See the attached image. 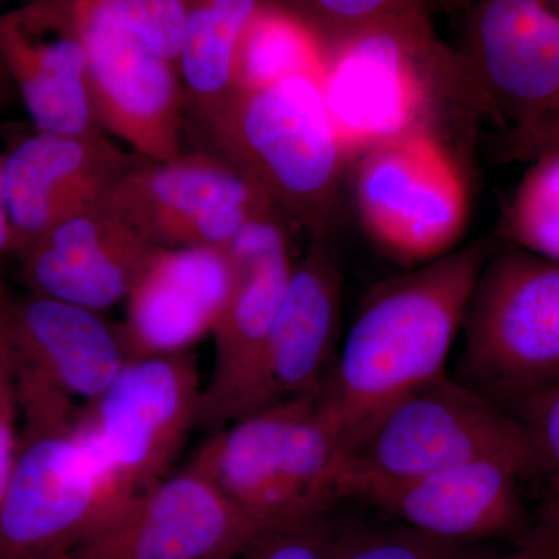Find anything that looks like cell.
<instances>
[{
  "label": "cell",
  "instance_id": "1",
  "mask_svg": "<svg viewBox=\"0 0 559 559\" xmlns=\"http://www.w3.org/2000/svg\"><path fill=\"white\" fill-rule=\"evenodd\" d=\"M499 231L378 283L360 301L318 407L345 454L401 401L448 377L447 364Z\"/></svg>",
  "mask_w": 559,
  "mask_h": 559
},
{
  "label": "cell",
  "instance_id": "2",
  "mask_svg": "<svg viewBox=\"0 0 559 559\" xmlns=\"http://www.w3.org/2000/svg\"><path fill=\"white\" fill-rule=\"evenodd\" d=\"M320 86L348 162L418 138L439 143L465 170L489 119L462 55L437 38L419 2L331 50Z\"/></svg>",
  "mask_w": 559,
  "mask_h": 559
},
{
  "label": "cell",
  "instance_id": "3",
  "mask_svg": "<svg viewBox=\"0 0 559 559\" xmlns=\"http://www.w3.org/2000/svg\"><path fill=\"white\" fill-rule=\"evenodd\" d=\"M197 117L213 154L237 168L280 213L312 241L336 240L349 162L319 79L290 76L237 90Z\"/></svg>",
  "mask_w": 559,
  "mask_h": 559
},
{
  "label": "cell",
  "instance_id": "4",
  "mask_svg": "<svg viewBox=\"0 0 559 559\" xmlns=\"http://www.w3.org/2000/svg\"><path fill=\"white\" fill-rule=\"evenodd\" d=\"M13 369L24 425L0 502V559H66L128 500L72 400L31 371Z\"/></svg>",
  "mask_w": 559,
  "mask_h": 559
},
{
  "label": "cell",
  "instance_id": "5",
  "mask_svg": "<svg viewBox=\"0 0 559 559\" xmlns=\"http://www.w3.org/2000/svg\"><path fill=\"white\" fill-rule=\"evenodd\" d=\"M190 463L261 527L330 516L344 499L347 454L316 395L212 432Z\"/></svg>",
  "mask_w": 559,
  "mask_h": 559
},
{
  "label": "cell",
  "instance_id": "6",
  "mask_svg": "<svg viewBox=\"0 0 559 559\" xmlns=\"http://www.w3.org/2000/svg\"><path fill=\"white\" fill-rule=\"evenodd\" d=\"M455 380L514 414L559 382V263L510 242L481 271Z\"/></svg>",
  "mask_w": 559,
  "mask_h": 559
},
{
  "label": "cell",
  "instance_id": "7",
  "mask_svg": "<svg viewBox=\"0 0 559 559\" xmlns=\"http://www.w3.org/2000/svg\"><path fill=\"white\" fill-rule=\"evenodd\" d=\"M480 460H511L535 476L520 418L448 374L401 401L356 441L342 496L353 485L400 484Z\"/></svg>",
  "mask_w": 559,
  "mask_h": 559
},
{
  "label": "cell",
  "instance_id": "8",
  "mask_svg": "<svg viewBox=\"0 0 559 559\" xmlns=\"http://www.w3.org/2000/svg\"><path fill=\"white\" fill-rule=\"evenodd\" d=\"M286 218L277 209L250 221L226 250L237 283L213 329L215 359L201 393L198 426L216 430L277 404L272 389V331L293 260Z\"/></svg>",
  "mask_w": 559,
  "mask_h": 559
},
{
  "label": "cell",
  "instance_id": "9",
  "mask_svg": "<svg viewBox=\"0 0 559 559\" xmlns=\"http://www.w3.org/2000/svg\"><path fill=\"white\" fill-rule=\"evenodd\" d=\"M201 382L190 352L131 360L114 384L81 411L106 473L124 499L156 487L200 418Z\"/></svg>",
  "mask_w": 559,
  "mask_h": 559
},
{
  "label": "cell",
  "instance_id": "10",
  "mask_svg": "<svg viewBox=\"0 0 559 559\" xmlns=\"http://www.w3.org/2000/svg\"><path fill=\"white\" fill-rule=\"evenodd\" d=\"M353 191L364 229L403 264L450 253L468 219L465 170L429 139L396 140L364 154Z\"/></svg>",
  "mask_w": 559,
  "mask_h": 559
},
{
  "label": "cell",
  "instance_id": "11",
  "mask_svg": "<svg viewBox=\"0 0 559 559\" xmlns=\"http://www.w3.org/2000/svg\"><path fill=\"white\" fill-rule=\"evenodd\" d=\"M105 202L160 250L226 249L250 221L275 209L229 162L205 151L140 159Z\"/></svg>",
  "mask_w": 559,
  "mask_h": 559
},
{
  "label": "cell",
  "instance_id": "12",
  "mask_svg": "<svg viewBox=\"0 0 559 559\" xmlns=\"http://www.w3.org/2000/svg\"><path fill=\"white\" fill-rule=\"evenodd\" d=\"M75 10L98 127L128 143L142 159H176L182 153L189 103L178 68L106 13L100 0H75Z\"/></svg>",
  "mask_w": 559,
  "mask_h": 559
},
{
  "label": "cell",
  "instance_id": "13",
  "mask_svg": "<svg viewBox=\"0 0 559 559\" xmlns=\"http://www.w3.org/2000/svg\"><path fill=\"white\" fill-rule=\"evenodd\" d=\"M261 528L189 462L128 500L66 559H231Z\"/></svg>",
  "mask_w": 559,
  "mask_h": 559
},
{
  "label": "cell",
  "instance_id": "14",
  "mask_svg": "<svg viewBox=\"0 0 559 559\" xmlns=\"http://www.w3.org/2000/svg\"><path fill=\"white\" fill-rule=\"evenodd\" d=\"M462 58L500 132L539 119L559 103V2L474 3Z\"/></svg>",
  "mask_w": 559,
  "mask_h": 559
},
{
  "label": "cell",
  "instance_id": "15",
  "mask_svg": "<svg viewBox=\"0 0 559 559\" xmlns=\"http://www.w3.org/2000/svg\"><path fill=\"white\" fill-rule=\"evenodd\" d=\"M2 154L17 259L62 221L105 202L142 159L105 132L66 135L35 128L11 138Z\"/></svg>",
  "mask_w": 559,
  "mask_h": 559
},
{
  "label": "cell",
  "instance_id": "16",
  "mask_svg": "<svg viewBox=\"0 0 559 559\" xmlns=\"http://www.w3.org/2000/svg\"><path fill=\"white\" fill-rule=\"evenodd\" d=\"M532 471L511 460H480L400 484H359L345 492L423 535L452 543L507 539L522 547L535 521L520 480Z\"/></svg>",
  "mask_w": 559,
  "mask_h": 559
},
{
  "label": "cell",
  "instance_id": "17",
  "mask_svg": "<svg viewBox=\"0 0 559 559\" xmlns=\"http://www.w3.org/2000/svg\"><path fill=\"white\" fill-rule=\"evenodd\" d=\"M0 53L35 130L100 134L75 0H35L0 14Z\"/></svg>",
  "mask_w": 559,
  "mask_h": 559
},
{
  "label": "cell",
  "instance_id": "18",
  "mask_svg": "<svg viewBox=\"0 0 559 559\" xmlns=\"http://www.w3.org/2000/svg\"><path fill=\"white\" fill-rule=\"evenodd\" d=\"M157 250L106 202L62 221L20 259L28 294L102 312L127 300Z\"/></svg>",
  "mask_w": 559,
  "mask_h": 559
},
{
  "label": "cell",
  "instance_id": "19",
  "mask_svg": "<svg viewBox=\"0 0 559 559\" xmlns=\"http://www.w3.org/2000/svg\"><path fill=\"white\" fill-rule=\"evenodd\" d=\"M7 334L16 369L90 404L132 360L121 325L100 312L28 293L9 294Z\"/></svg>",
  "mask_w": 559,
  "mask_h": 559
},
{
  "label": "cell",
  "instance_id": "20",
  "mask_svg": "<svg viewBox=\"0 0 559 559\" xmlns=\"http://www.w3.org/2000/svg\"><path fill=\"white\" fill-rule=\"evenodd\" d=\"M235 283L226 249L157 250L124 300L121 330L132 360L189 352L215 329Z\"/></svg>",
  "mask_w": 559,
  "mask_h": 559
},
{
  "label": "cell",
  "instance_id": "21",
  "mask_svg": "<svg viewBox=\"0 0 559 559\" xmlns=\"http://www.w3.org/2000/svg\"><path fill=\"white\" fill-rule=\"evenodd\" d=\"M342 312V272L333 242L311 241L294 263L272 331L275 400L318 395L334 364Z\"/></svg>",
  "mask_w": 559,
  "mask_h": 559
},
{
  "label": "cell",
  "instance_id": "22",
  "mask_svg": "<svg viewBox=\"0 0 559 559\" xmlns=\"http://www.w3.org/2000/svg\"><path fill=\"white\" fill-rule=\"evenodd\" d=\"M261 5L257 0L190 2L178 70L197 116L238 90L241 40Z\"/></svg>",
  "mask_w": 559,
  "mask_h": 559
},
{
  "label": "cell",
  "instance_id": "23",
  "mask_svg": "<svg viewBox=\"0 0 559 559\" xmlns=\"http://www.w3.org/2000/svg\"><path fill=\"white\" fill-rule=\"evenodd\" d=\"M322 73V51L293 7L263 2L241 40L238 90H257L299 75L320 80Z\"/></svg>",
  "mask_w": 559,
  "mask_h": 559
},
{
  "label": "cell",
  "instance_id": "24",
  "mask_svg": "<svg viewBox=\"0 0 559 559\" xmlns=\"http://www.w3.org/2000/svg\"><path fill=\"white\" fill-rule=\"evenodd\" d=\"M498 231L503 241L559 263V150L532 162Z\"/></svg>",
  "mask_w": 559,
  "mask_h": 559
},
{
  "label": "cell",
  "instance_id": "25",
  "mask_svg": "<svg viewBox=\"0 0 559 559\" xmlns=\"http://www.w3.org/2000/svg\"><path fill=\"white\" fill-rule=\"evenodd\" d=\"M474 544L452 543L409 527L337 530L330 559H485Z\"/></svg>",
  "mask_w": 559,
  "mask_h": 559
},
{
  "label": "cell",
  "instance_id": "26",
  "mask_svg": "<svg viewBox=\"0 0 559 559\" xmlns=\"http://www.w3.org/2000/svg\"><path fill=\"white\" fill-rule=\"evenodd\" d=\"M513 415L527 430L535 476L544 480L536 521L559 528V382L525 401Z\"/></svg>",
  "mask_w": 559,
  "mask_h": 559
},
{
  "label": "cell",
  "instance_id": "27",
  "mask_svg": "<svg viewBox=\"0 0 559 559\" xmlns=\"http://www.w3.org/2000/svg\"><path fill=\"white\" fill-rule=\"evenodd\" d=\"M406 3L403 0H312L293 3V10L307 25L325 60L331 50L400 13Z\"/></svg>",
  "mask_w": 559,
  "mask_h": 559
},
{
  "label": "cell",
  "instance_id": "28",
  "mask_svg": "<svg viewBox=\"0 0 559 559\" xmlns=\"http://www.w3.org/2000/svg\"><path fill=\"white\" fill-rule=\"evenodd\" d=\"M114 20L123 24L157 57L178 68L190 2L183 0H100Z\"/></svg>",
  "mask_w": 559,
  "mask_h": 559
},
{
  "label": "cell",
  "instance_id": "29",
  "mask_svg": "<svg viewBox=\"0 0 559 559\" xmlns=\"http://www.w3.org/2000/svg\"><path fill=\"white\" fill-rule=\"evenodd\" d=\"M337 530L330 516L263 527L231 559H330Z\"/></svg>",
  "mask_w": 559,
  "mask_h": 559
},
{
  "label": "cell",
  "instance_id": "30",
  "mask_svg": "<svg viewBox=\"0 0 559 559\" xmlns=\"http://www.w3.org/2000/svg\"><path fill=\"white\" fill-rule=\"evenodd\" d=\"M9 289L0 282V502L9 488L20 450V401L9 334H7V300Z\"/></svg>",
  "mask_w": 559,
  "mask_h": 559
},
{
  "label": "cell",
  "instance_id": "31",
  "mask_svg": "<svg viewBox=\"0 0 559 559\" xmlns=\"http://www.w3.org/2000/svg\"><path fill=\"white\" fill-rule=\"evenodd\" d=\"M492 145L496 156L506 162H533L559 150V103L525 127L499 132Z\"/></svg>",
  "mask_w": 559,
  "mask_h": 559
},
{
  "label": "cell",
  "instance_id": "32",
  "mask_svg": "<svg viewBox=\"0 0 559 559\" xmlns=\"http://www.w3.org/2000/svg\"><path fill=\"white\" fill-rule=\"evenodd\" d=\"M485 559H559V528L535 521L532 536L509 555L488 554Z\"/></svg>",
  "mask_w": 559,
  "mask_h": 559
},
{
  "label": "cell",
  "instance_id": "33",
  "mask_svg": "<svg viewBox=\"0 0 559 559\" xmlns=\"http://www.w3.org/2000/svg\"><path fill=\"white\" fill-rule=\"evenodd\" d=\"M9 257H16V252H14L13 227H11L5 190H3V154L0 153V261Z\"/></svg>",
  "mask_w": 559,
  "mask_h": 559
},
{
  "label": "cell",
  "instance_id": "34",
  "mask_svg": "<svg viewBox=\"0 0 559 559\" xmlns=\"http://www.w3.org/2000/svg\"><path fill=\"white\" fill-rule=\"evenodd\" d=\"M17 103H21L20 94L0 53V109H9Z\"/></svg>",
  "mask_w": 559,
  "mask_h": 559
}]
</instances>
